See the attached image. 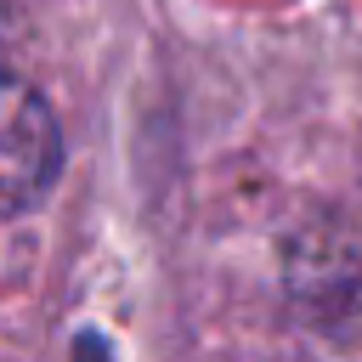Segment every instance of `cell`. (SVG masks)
I'll use <instances>...</instances> for the list:
<instances>
[{"label": "cell", "mask_w": 362, "mask_h": 362, "mask_svg": "<svg viewBox=\"0 0 362 362\" xmlns=\"http://www.w3.org/2000/svg\"><path fill=\"white\" fill-rule=\"evenodd\" d=\"M62 175V130L51 102L11 68H0V221L28 215Z\"/></svg>", "instance_id": "obj_1"}]
</instances>
